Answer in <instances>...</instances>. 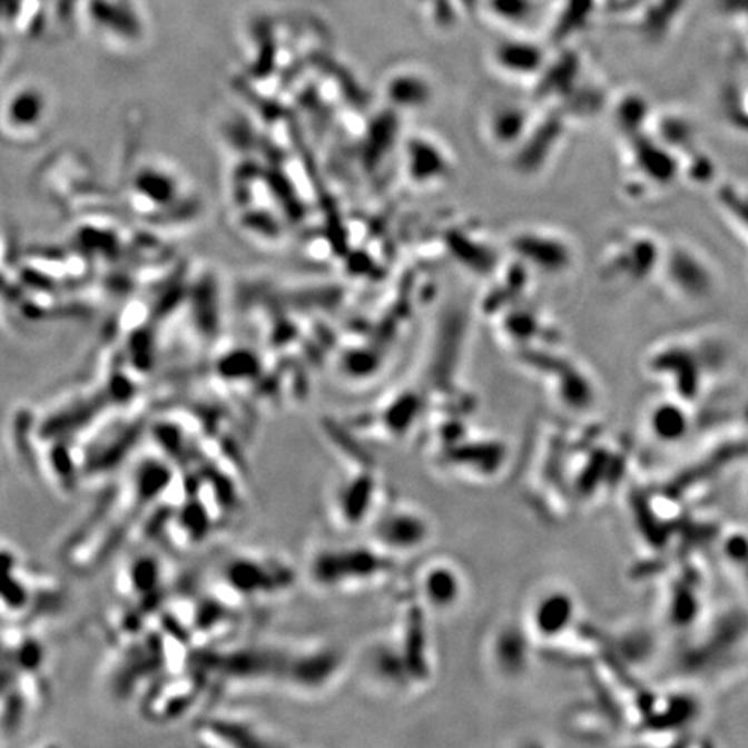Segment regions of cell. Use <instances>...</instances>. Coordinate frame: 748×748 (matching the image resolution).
Returning <instances> with one entry per match:
<instances>
[{
  "label": "cell",
  "mask_w": 748,
  "mask_h": 748,
  "mask_svg": "<svg viewBox=\"0 0 748 748\" xmlns=\"http://www.w3.org/2000/svg\"><path fill=\"white\" fill-rule=\"evenodd\" d=\"M423 592L435 607H451L460 598V579L447 567H435L426 572Z\"/></svg>",
  "instance_id": "6da1fadb"
},
{
  "label": "cell",
  "mask_w": 748,
  "mask_h": 748,
  "mask_svg": "<svg viewBox=\"0 0 748 748\" xmlns=\"http://www.w3.org/2000/svg\"><path fill=\"white\" fill-rule=\"evenodd\" d=\"M567 617H570V604L563 598L554 597L539 604L535 622L544 632H557L565 626Z\"/></svg>",
  "instance_id": "7a4b0ae2"
}]
</instances>
